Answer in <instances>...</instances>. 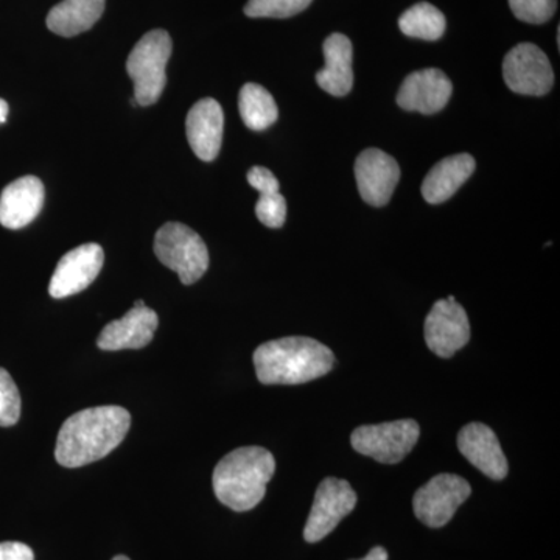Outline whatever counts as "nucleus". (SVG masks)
I'll return each instance as SVG.
<instances>
[{
	"mask_svg": "<svg viewBox=\"0 0 560 560\" xmlns=\"http://www.w3.org/2000/svg\"><path fill=\"white\" fill-rule=\"evenodd\" d=\"M130 427V412L114 405L75 412L62 423L55 458L68 469L101 460L119 447Z\"/></svg>",
	"mask_w": 560,
	"mask_h": 560,
	"instance_id": "1",
	"label": "nucleus"
},
{
	"mask_svg": "<svg viewBox=\"0 0 560 560\" xmlns=\"http://www.w3.org/2000/svg\"><path fill=\"white\" fill-rule=\"evenodd\" d=\"M21 418V394L9 372L0 368V427H11Z\"/></svg>",
	"mask_w": 560,
	"mask_h": 560,
	"instance_id": "24",
	"label": "nucleus"
},
{
	"mask_svg": "<svg viewBox=\"0 0 560 560\" xmlns=\"http://www.w3.org/2000/svg\"><path fill=\"white\" fill-rule=\"evenodd\" d=\"M360 560H388V551L383 547L372 548L366 558Z\"/></svg>",
	"mask_w": 560,
	"mask_h": 560,
	"instance_id": "29",
	"label": "nucleus"
},
{
	"mask_svg": "<svg viewBox=\"0 0 560 560\" xmlns=\"http://www.w3.org/2000/svg\"><path fill=\"white\" fill-rule=\"evenodd\" d=\"M477 162L467 153L455 154L438 162L422 183V197L430 205L451 200L475 172Z\"/></svg>",
	"mask_w": 560,
	"mask_h": 560,
	"instance_id": "19",
	"label": "nucleus"
},
{
	"mask_svg": "<svg viewBox=\"0 0 560 560\" xmlns=\"http://www.w3.org/2000/svg\"><path fill=\"white\" fill-rule=\"evenodd\" d=\"M173 43L165 31H151L140 38L128 55L127 72L135 83V101L139 106H151L160 101L167 84V62Z\"/></svg>",
	"mask_w": 560,
	"mask_h": 560,
	"instance_id": "4",
	"label": "nucleus"
},
{
	"mask_svg": "<svg viewBox=\"0 0 560 560\" xmlns=\"http://www.w3.org/2000/svg\"><path fill=\"white\" fill-rule=\"evenodd\" d=\"M257 378L264 385H301L329 374L334 352L307 337H287L264 342L254 352Z\"/></svg>",
	"mask_w": 560,
	"mask_h": 560,
	"instance_id": "2",
	"label": "nucleus"
},
{
	"mask_svg": "<svg viewBox=\"0 0 560 560\" xmlns=\"http://www.w3.org/2000/svg\"><path fill=\"white\" fill-rule=\"evenodd\" d=\"M326 66L316 72L320 90L334 97H346L353 86V47L348 36L334 33L324 40Z\"/></svg>",
	"mask_w": 560,
	"mask_h": 560,
	"instance_id": "18",
	"label": "nucleus"
},
{
	"mask_svg": "<svg viewBox=\"0 0 560 560\" xmlns=\"http://www.w3.org/2000/svg\"><path fill=\"white\" fill-rule=\"evenodd\" d=\"M113 560H130L127 558V556H116Z\"/></svg>",
	"mask_w": 560,
	"mask_h": 560,
	"instance_id": "31",
	"label": "nucleus"
},
{
	"mask_svg": "<svg viewBox=\"0 0 560 560\" xmlns=\"http://www.w3.org/2000/svg\"><path fill=\"white\" fill-rule=\"evenodd\" d=\"M458 448L471 466L486 477L500 481L506 478L510 467L501 448L499 438L492 429L480 422L469 423L458 434Z\"/></svg>",
	"mask_w": 560,
	"mask_h": 560,
	"instance_id": "14",
	"label": "nucleus"
},
{
	"mask_svg": "<svg viewBox=\"0 0 560 560\" xmlns=\"http://www.w3.org/2000/svg\"><path fill=\"white\" fill-rule=\"evenodd\" d=\"M445 21L444 14L436 7L429 2H419L411 9L405 11L399 20L401 33L423 40H438L444 36Z\"/></svg>",
	"mask_w": 560,
	"mask_h": 560,
	"instance_id": "22",
	"label": "nucleus"
},
{
	"mask_svg": "<svg viewBox=\"0 0 560 560\" xmlns=\"http://www.w3.org/2000/svg\"><path fill=\"white\" fill-rule=\"evenodd\" d=\"M469 341V316L455 296L434 302L425 319V342L431 352L451 359Z\"/></svg>",
	"mask_w": 560,
	"mask_h": 560,
	"instance_id": "10",
	"label": "nucleus"
},
{
	"mask_svg": "<svg viewBox=\"0 0 560 560\" xmlns=\"http://www.w3.org/2000/svg\"><path fill=\"white\" fill-rule=\"evenodd\" d=\"M510 7L517 20L537 25L555 16L558 0H510Z\"/></svg>",
	"mask_w": 560,
	"mask_h": 560,
	"instance_id": "25",
	"label": "nucleus"
},
{
	"mask_svg": "<svg viewBox=\"0 0 560 560\" xmlns=\"http://www.w3.org/2000/svg\"><path fill=\"white\" fill-rule=\"evenodd\" d=\"M313 0H249L245 5V14L249 18H285L296 16L311 7Z\"/></svg>",
	"mask_w": 560,
	"mask_h": 560,
	"instance_id": "23",
	"label": "nucleus"
},
{
	"mask_svg": "<svg viewBox=\"0 0 560 560\" xmlns=\"http://www.w3.org/2000/svg\"><path fill=\"white\" fill-rule=\"evenodd\" d=\"M275 470V456L267 448H235L213 469V492L232 511L254 510L264 500Z\"/></svg>",
	"mask_w": 560,
	"mask_h": 560,
	"instance_id": "3",
	"label": "nucleus"
},
{
	"mask_svg": "<svg viewBox=\"0 0 560 560\" xmlns=\"http://www.w3.org/2000/svg\"><path fill=\"white\" fill-rule=\"evenodd\" d=\"M419 434V423L404 419L359 427L350 436V442L361 455L371 456L382 464H397L418 444Z\"/></svg>",
	"mask_w": 560,
	"mask_h": 560,
	"instance_id": "6",
	"label": "nucleus"
},
{
	"mask_svg": "<svg viewBox=\"0 0 560 560\" xmlns=\"http://www.w3.org/2000/svg\"><path fill=\"white\" fill-rule=\"evenodd\" d=\"M243 124L253 131L270 128L279 117L278 105L270 92L257 83H246L238 97Z\"/></svg>",
	"mask_w": 560,
	"mask_h": 560,
	"instance_id": "21",
	"label": "nucleus"
},
{
	"mask_svg": "<svg viewBox=\"0 0 560 560\" xmlns=\"http://www.w3.org/2000/svg\"><path fill=\"white\" fill-rule=\"evenodd\" d=\"M453 84L440 69H423L412 72L401 83L397 105L412 113L436 114L451 101Z\"/></svg>",
	"mask_w": 560,
	"mask_h": 560,
	"instance_id": "13",
	"label": "nucleus"
},
{
	"mask_svg": "<svg viewBox=\"0 0 560 560\" xmlns=\"http://www.w3.org/2000/svg\"><path fill=\"white\" fill-rule=\"evenodd\" d=\"M357 493L346 480L326 478L316 489L315 501L304 528V539L316 544L329 536L355 510Z\"/></svg>",
	"mask_w": 560,
	"mask_h": 560,
	"instance_id": "9",
	"label": "nucleus"
},
{
	"mask_svg": "<svg viewBox=\"0 0 560 560\" xmlns=\"http://www.w3.org/2000/svg\"><path fill=\"white\" fill-rule=\"evenodd\" d=\"M44 205V184L36 176L13 180L0 195V224L21 230L39 215Z\"/></svg>",
	"mask_w": 560,
	"mask_h": 560,
	"instance_id": "17",
	"label": "nucleus"
},
{
	"mask_svg": "<svg viewBox=\"0 0 560 560\" xmlns=\"http://www.w3.org/2000/svg\"><path fill=\"white\" fill-rule=\"evenodd\" d=\"M470 493L469 482L459 475H436L412 499L416 517L430 528H442L452 521Z\"/></svg>",
	"mask_w": 560,
	"mask_h": 560,
	"instance_id": "7",
	"label": "nucleus"
},
{
	"mask_svg": "<svg viewBox=\"0 0 560 560\" xmlns=\"http://www.w3.org/2000/svg\"><path fill=\"white\" fill-rule=\"evenodd\" d=\"M248 183L259 194H275L279 191V180L271 171L265 167H253L248 172Z\"/></svg>",
	"mask_w": 560,
	"mask_h": 560,
	"instance_id": "27",
	"label": "nucleus"
},
{
	"mask_svg": "<svg viewBox=\"0 0 560 560\" xmlns=\"http://www.w3.org/2000/svg\"><path fill=\"white\" fill-rule=\"evenodd\" d=\"M187 140L190 149L201 161L210 162L219 156L223 142L224 113L219 102L201 98L187 114Z\"/></svg>",
	"mask_w": 560,
	"mask_h": 560,
	"instance_id": "15",
	"label": "nucleus"
},
{
	"mask_svg": "<svg viewBox=\"0 0 560 560\" xmlns=\"http://www.w3.org/2000/svg\"><path fill=\"white\" fill-rule=\"evenodd\" d=\"M503 79L515 94H548L555 86V72L545 51L536 44L523 43L508 51L503 61Z\"/></svg>",
	"mask_w": 560,
	"mask_h": 560,
	"instance_id": "8",
	"label": "nucleus"
},
{
	"mask_svg": "<svg viewBox=\"0 0 560 560\" xmlns=\"http://www.w3.org/2000/svg\"><path fill=\"white\" fill-rule=\"evenodd\" d=\"M0 560H35V555L21 541H0Z\"/></svg>",
	"mask_w": 560,
	"mask_h": 560,
	"instance_id": "28",
	"label": "nucleus"
},
{
	"mask_svg": "<svg viewBox=\"0 0 560 560\" xmlns=\"http://www.w3.org/2000/svg\"><path fill=\"white\" fill-rule=\"evenodd\" d=\"M106 0H62L47 14V27L55 35L72 38L91 31L105 11Z\"/></svg>",
	"mask_w": 560,
	"mask_h": 560,
	"instance_id": "20",
	"label": "nucleus"
},
{
	"mask_svg": "<svg viewBox=\"0 0 560 560\" xmlns=\"http://www.w3.org/2000/svg\"><path fill=\"white\" fill-rule=\"evenodd\" d=\"M160 318L156 312L143 305L132 307L125 313L124 318L110 320L108 326L101 331L97 346L102 350L142 349L153 341L154 331L158 329Z\"/></svg>",
	"mask_w": 560,
	"mask_h": 560,
	"instance_id": "16",
	"label": "nucleus"
},
{
	"mask_svg": "<svg viewBox=\"0 0 560 560\" xmlns=\"http://www.w3.org/2000/svg\"><path fill=\"white\" fill-rule=\"evenodd\" d=\"M105 264V253L97 243H86L69 250L61 257L50 279L49 293L55 300L73 296L101 275Z\"/></svg>",
	"mask_w": 560,
	"mask_h": 560,
	"instance_id": "11",
	"label": "nucleus"
},
{
	"mask_svg": "<svg viewBox=\"0 0 560 560\" xmlns=\"http://www.w3.org/2000/svg\"><path fill=\"white\" fill-rule=\"evenodd\" d=\"M7 116H9V103L0 98V124L7 120Z\"/></svg>",
	"mask_w": 560,
	"mask_h": 560,
	"instance_id": "30",
	"label": "nucleus"
},
{
	"mask_svg": "<svg viewBox=\"0 0 560 560\" xmlns=\"http://www.w3.org/2000/svg\"><path fill=\"white\" fill-rule=\"evenodd\" d=\"M154 254L184 285L198 282L209 268V250L200 235L183 223H165L154 237Z\"/></svg>",
	"mask_w": 560,
	"mask_h": 560,
	"instance_id": "5",
	"label": "nucleus"
},
{
	"mask_svg": "<svg viewBox=\"0 0 560 560\" xmlns=\"http://www.w3.org/2000/svg\"><path fill=\"white\" fill-rule=\"evenodd\" d=\"M256 215L261 224L272 230L282 228L287 219V201L279 191L261 194L256 205Z\"/></svg>",
	"mask_w": 560,
	"mask_h": 560,
	"instance_id": "26",
	"label": "nucleus"
},
{
	"mask_svg": "<svg viewBox=\"0 0 560 560\" xmlns=\"http://www.w3.org/2000/svg\"><path fill=\"white\" fill-rule=\"evenodd\" d=\"M355 179L361 198L374 208L388 205L400 179V167L378 149L361 151L355 161Z\"/></svg>",
	"mask_w": 560,
	"mask_h": 560,
	"instance_id": "12",
	"label": "nucleus"
}]
</instances>
